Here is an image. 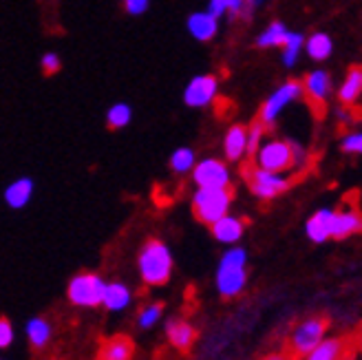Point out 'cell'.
<instances>
[{
  "label": "cell",
  "mask_w": 362,
  "mask_h": 360,
  "mask_svg": "<svg viewBox=\"0 0 362 360\" xmlns=\"http://www.w3.org/2000/svg\"><path fill=\"white\" fill-rule=\"evenodd\" d=\"M137 267H139V277L144 285H148V287L166 285L175 269V259H173L170 248L161 239H148L139 250Z\"/></svg>",
  "instance_id": "cell-1"
},
{
  "label": "cell",
  "mask_w": 362,
  "mask_h": 360,
  "mask_svg": "<svg viewBox=\"0 0 362 360\" xmlns=\"http://www.w3.org/2000/svg\"><path fill=\"white\" fill-rule=\"evenodd\" d=\"M255 164L265 168V170H274V173H287L294 166L305 164V151L294 141H283V139H269L261 141V146L257 149Z\"/></svg>",
  "instance_id": "cell-2"
},
{
  "label": "cell",
  "mask_w": 362,
  "mask_h": 360,
  "mask_svg": "<svg viewBox=\"0 0 362 360\" xmlns=\"http://www.w3.org/2000/svg\"><path fill=\"white\" fill-rule=\"evenodd\" d=\"M247 255L243 248H232L219 261L216 267V290L223 298H234L245 290L247 283Z\"/></svg>",
  "instance_id": "cell-3"
},
{
  "label": "cell",
  "mask_w": 362,
  "mask_h": 360,
  "mask_svg": "<svg viewBox=\"0 0 362 360\" xmlns=\"http://www.w3.org/2000/svg\"><path fill=\"white\" fill-rule=\"evenodd\" d=\"M232 206V190L228 188H197L192 194V212L194 219L206 226L221 219L230 212Z\"/></svg>",
  "instance_id": "cell-4"
},
{
  "label": "cell",
  "mask_w": 362,
  "mask_h": 360,
  "mask_svg": "<svg viewBox=\"0 0 362 360\" xmlns=\"http://www.w3.org/2000/svg\"><path fill=\"white\" fill-rule=\"evenodd\" d=\"M106 281L95 272H78L66 285V298L76 308H100Z\"/></svg>",
  "instance_id": "cell-5"
},
{
  "label": "cell",
  "mask_w": 362,
  "mask_h": 360,
  "mask_svg": "<svg viewBox=\"0 0 362 360\" xmlns=\"http://www.w3.org/2000/svg\"><path fill=\"white\" fill-rule=\"evenodd\" d=\"M245 182L252 194L259 197V199L267 202L274 199V197L283 194L292 186V177H287L285 173H274V170H265L261 166H250L245 168Z\"/></svg>",
  "instance_id": "cell-6"
},
{
  "label": "cell",
  "mask_w": 362,
  "mask_h": 360,
  "mask_svg": "<svg viewBox=\"0 0 362 360\" xmlns=\"http://www.w3.org/2000/svg\"><path fill=\"white\" fill-rule=\"evenodd\" d=\"M329 323L325 318H307L289 336V352L294 356H307L327 334Z\"/></svg>",
  "instance_id": "cell-7"
},
{
  "label": "cell",
  "mask_w": 362,
  "mask_h": 360,
  "mask_svg": "<svg viewBox=\"0 0 362 360\" xmlns=\"http://www.w3.org/2000/svg\"><path fill=\"white\" fill-rule=\"evenodd\" d=\"M190 173L197 188H228L232 182L228 164L216 157H206L197 161Z\"/></svg>",
  "instance_id": "cell-8"
},
{
  "label": "cell",
  "mask_w": 362,
  "mask_h": 360,
  "mask_svg": "<svg viewBox=\"0 0 362 360\" xmlns=\"http://www.w3.org/2000/svg\"><path fill=\"white\" fill-rule=\"evenodd\" d=\"M300 95H303V82L289 80V82L281 84V86L276 88V91L263 102L259 122H263L265 126L274 124L276 117L281 115V111L285 109V106H287V104H292V102H296Z\"/></svg>",
  "instance_id": "cell-9"
},
{
  "label": "cell",
  "mask_w": 362,
  "mask_h": 360,
  "mask_svg": "<svg viewBox=\"0 0 362 360\" xmlns=\"http://www.w3.org/2000/svg\"><path fill=\"white\" fill-rule=\"evenodd\" d=\"M219 93V80L210 74L194 76L184 88V104L190 109H206Z\"/></svg>",
  "instance_id": "cell-10"
},
{
  "label": "cell",
  "mask_w": 362,
  "mask_h": 360,
  "mask_svg": "<svg viewBox=\"0 0 362 360\" xmlns=\"http://www.w3.org/2000/svg\"><path fill=\"white\" fill-rule=\"evenodd\" d=\"M362 232V214L356 208H340L332 210L329 219V239H347L351 235Z\"/></svg>",
  "instance_id": "cell-11"
},
{
  "label": "cell",
  "mask_w": 362,
  "mask_h": 360,
  "mask_svg": "<svg viewBox=\"0 0 362 360\" xmlns=\"http://www.w3.org/2000/svg\"><path fill=\"white\" fill-rule=\"evenodd\" d=\"M164 332H166L168 343L177 352H190L197 340V330L184 318H168L164 325Z\"/></svg>",
  "instance_id": "cell-12"
},
{
  "label": "cell",
  "mask_w": 362,
  "mask_h": 360,
  "mask_svg": "<svg viewBox=\"0 0 362 360\" xmlns=\"http://www.w3.org/2000/svg\"><path fill=\"white\" fill-rule=\"evenodd\" d=\"M186 29L199 42H208L212 40L216 33H219V18L212 16L208 9L206 11H194L188 16L186 21Z\"/></svg>",
  "instance_id": "cell-13"
},
{
  "label": "cell",
  "mask_w": 362,
  "mask_h": 360,
  "mask_svg": "<svg viewBox=\"0 0 362 360\" xmlns=\"http://www.w3.org/2000/svg\"><path fill=\"white\" fill-rule=\"evenodd\" d=\"M210 230H212V237L223 243V245H234L239 243L243 232H245V221L234 217V214H223L221 219H216L214 223H210Z\"/></svg>",
  "instance_id": "cell-14"
},
{
  "label": "cell",
  "mask_w": 362,
  "mask_h": 360,
  "mask_svg": "<svg viewBox=\"0 0 362 360\" xmlns=\"http://www.w3.org/2000/svg\"><path fill=\"white\" fill-rule=\"evenodd\" d=\"M303 93L310 98L316 109H322L332 93V78L327 71H314V74L307 76L303 82Z\"/></svg>",
  "instance_id": "cell-15"
},
{
  "label": "cell",
  "mask_w": 362,
  "mask_h": 360,
  "mask_svg": "<svg viewBox=\"0 0 362 360\" xmlns=\"http://www.w3.org/2000/svg\"><path fill=\"white\" fill-rule=\"evenodd\" d=\"M25 336L29 340V347L33 352H45L53 338V325L51 320L45 316H31L25 325Z\"/></svg>",
  "instance_id": "cell-16"
},
{
  "label": "cell",
  "mask_w": 362,
  "mask_h": 360,
  "mask_svg": "<svg viewBox=\"0 0 362 360\" xmlns=\"http://www.w3.org/2000/svg\"><path fill=\"white\" fill-rule=\"evenodd\" d=\"M33 190H35V184L31 177H18L5 188L3 199L11 210H23L31 202Z\"/></svg>",
  "instance_id": "cell-17"
},
{
  "label": "cell",
  "mask_w": 362,
  "mask_h": 360,
  "mask_svg": "<svg viewBox=\"0 0 362 360\" xmlns=\"http://www.w3.org/2000/svg\"><path fill=\"white\" fill-rule=\"evenodd\" d=\"M131 303H133V292L129 285H124L119 281L106 283L102 296V308L106 312H124Z\"/></svg>",
  "instance_id": "cell-18"
},
{
  "label": "cell",
  "mask_w": 362,
  "mask_h": 360,
  "mask_svg": "<svg viewBox=\"0 0 362 360\" xmlns=\"http://www.w3.org/2000/svg\"><path fill=\"white\" fill-rule=\"evenodd\" d=\"M133 356H135V343L131 340V336L124 334L106 338L98 352V358L102 360H131Z\"/></svg>",
  "instance_id": "cell-19"
},
{
  "label": "cell",
  "mask_w": 362,
  "mask_h": 360,
  "mask_svg": "<svg viewBox=\"0 0 362 360\" xmlns=\"http://www.w3.org/2000/svg\"><path fill=\"white\" fill-rule=\"evenodd\" d=\"M223 153L228 161H241L247 153V126L234 124L223 137Z\"/></svg>",
  "instance_id": "cell-20"
},
{
  "label": "cell",
  "mask_w": 362,
  "mask_h": 360,
  "mask_svg": "<svg viewBox=\"0 0 362 360\" xmlns=\"http://www.w3.org/2000/svg\"><path fill=\"white\" fill-rule=\"evenodd\" d=\"M329 219H332V210L322 208L318 210L314 217L307 221L305 230H307V237H310L314 243H325L329 239Z\"/></svg>",
  "instance_id": "cell-21"
},
{
  "label": "cell",
  "mask_w": 362,
  "mask_h": 360,
  "mask_svg": "<svg viewBox=\"0 0 362 360\" xmlns=\"http://www.w3.org/2000/svg\"><path fill=\"white\" fill-rule=\"evenodd\" d=\"M362 93V66H351L347 71V78L345 82L340 84V91L338 98L342 104H354Z\"/></svg>",
  "instance_id": "cell-22"
},
{
  "label": "cell",
  "mask_w": 362,
  "mask_h": 360,
  "mask_svg": "<svg viewBox=\"0 0 362 360\" xmlns=\"http://www.w3.org/2000/svg\"><path fill=\"white\" fill-rule=\"evenodd\" d=\"M342 356H345V343H342V338H322L305 358H310V360H336Z\"/></svg>",
  "instance_id": "cell-23"
},
{
  "label": "cell",
  "mask_w": 362,
  "mask_h": 360,
  "mask_svg": "<svg viewBox=\"0 0 362 360\" xmlns=\"http://www.w3.org/2000/svg\"><path fill=\"white\" fill-rule=\"evenodd\" d=\"M303 47L312 60H325V58H329L332 51H334V42L327 33H314Z\"/></svg>",
  "instance_id": "cell-24"
},
{
  "label": "cell",
  "mask_w": 362,
  "mask_h": 360,
  "mask_svg": "<svg viewBox=\"0 0 362 360\" xmlns=\"http://www.w3.org/2000/svg\"><path fill=\"white\" fill-rule=\"evenodd\" d=\"M197 164V155L192 149L188 146H181L177 151H173L170 159H168V166L175 175H188Z\"/></svg>",
  "instance_id": "cell-25"
},
{
  "label": "cell",
  "mask_w": 362,
  "mask_h": 360,
  "mask_svg": "<svg viewBox=\"0 0 362 360\" xmlns=\"http://www.w3.org/2000/svg\"><path fill=\"white\" fill-rule=\"evenodd\" d=\"M131 120H133V106L126 102L113 104L106 113V124H108V129H113V131L126 129V126L131 124Z\"/></svg>",
  "instance_id": "cell-26"
},
{
  "label": "cell",
  "mask_w": 362,
  "mask_h": 360,
  "mask_svg": "<svg viewBox=\"0 0 362 360\" xmlns=\"http://www.w3.org/2000/svg\"><path fill=\"white\" fill-rule=\"evenodd\" d=\"M287 27L283 25V23H279V21H274L272 23L259 38H257V47H261V49H274V47H281L283 42H285V38H287Z\"/></svg>",
  "instance_id": "cell-27"
},
{
  "label": "cell",
  "mask_w": 362,
  "mask_h": 360,
  "mask_svg": "<svg viewBox=\"0 0 362 360\" xmlns=\"http://www.w3.org/2000/svg\"><path fill=\"white\" fill-rule=\"evenodd\" d=\"M161 316H164V303L153 301L148 305H144V308L137 312V325H139V330H153L161 320Z\"/></svg>",
  "instance_id": "cell-28"
},
{
  "label": "cell",
  "mask_w": 362,
  "mask_h": 360,
  "mask_svg": "<svg viewBox=\"0 0 362 360\" xmlns=\"http://www.w3.org/2000/svg\"><path fill=\"white\" fill-rule=\"evenodd\" d=\"M243 9H245V0H210L208 3V11L219 18V21L223 16L239 18L243 16Z\"/></svg>",
  "instance_id": "cell-29"
},
{
  "label": "cell",
  "mask_w": 362,
  "mask_h": 360,
  "mask_svg": "<svg viewBox=\"0 0 362 360\" xmlns=\"http://www.w3.org/2000/svg\"><path fill=\"white\" fill-rule=\"evenodd\" d=\"M303 45H305V38H303L300 33H294V31L287 33L285 42L281 45V49H283V64L285 66H294L296 64L300 51H303Z\"/></svg>",
  "instance_id": "cell-30"
},
{
  "label": "cell",
  "mask_w": 362,
  "mask_h": 360,
  "mask_svg": "<svg viewBox=\"0 0 362 360\" xmlns=\"http://www.w3.org/2000/svg\"><path fill=\"white\" fill-rule=\"evenodd\" d=\"M265 137V124L263 122H257V124H252L250 129H247V153L245 155H255L257 149L261 146V141Z\"/></svg>",
  "instance_id": "cell-31"
},
{
  "label": "cell",
  "mask_w": 362,
  "mask_h": 360,
  "mask_svg": "<svg viewBox=\"0 0 362 360\" xmlns=\"http://www.w3.org/2000/svg\"><path fill=\"white\" fill-rule=\"evenodd\" d=\"M40 69H42V74H45V76H56L58 71L62 69V62H60V56H58V53L47 51L45 56L40 58Z\"/></svg>",
  "instance_id": "cell-32"
},
{
  "label": "cell",
  "mask_w": 362,
  "mask_h": 360,
  "mask_svg": "<svg viewBox=\"0 0 362 360\" xmlns=\"http://www.w3.org/2000/svg\"><path fill=\"white\" fill-rule=\"evenodd\" d=\"M13 338H16V332H13L11 320H9V318H5V316H0V349L11 347Z\"/></svg>",
  "instance_id": "cell-33"
},
{
  "label": "cell",
  "mask_w": 362,
  "mask_h": 360,
  "mask_svg": "<svg viewBox=\"0 0 362 360\" xmlns=\"http://www.w3.org/2000/svg\"><path fill=\"white\" fill-rule=\"evenodd\" d=\"M122 7L129 16H141L151 7V0H122Z\"/></svg>",
  "instance_id": "cell-34"
},
{
  "label": "cell",
  "mask_w": 362,
  "mask_h": 360,
  "mask_svg": "<svg viewBox=\"0 0 362 360\" xmlns=\"http://www.w3.org/2000/svg\"><path fill=\"white\" fill-rule=\"evenodd\" d=\"M342 151L362 155V133H351V135H347L345 139H342Z\"/></svg>",
  "instance_id": "cell-35"
},
{
  "label": "cell",
  "mask_w": 362,
  "mask_h": 360,
  "mask_svg": "<svg viewBox=\"0 0 362 360\" xmlns=\"http://www.w3.org/2000/svg\"><path fill=\"white\" fill-rule=\"evenodd\" d=\"M263 3V0H245V9H243V18H250L255 13V9Z\"/></svg>",
  "instance_id": "cell-36"
},
{
  "label": "cell",
  "mask_w": 362,
  "mask_h": 360,
  "mask_svg": "<svg viewBox=\"0 0 362 360\" xmlns=\"http://www.w3.org/2000/svg\"><path fill=\"white\" fill-rule=\"evenodd\" d=\"M360 347H362V330H360Z\"/></svg>",
  "instance_id": "cell-37"
}]
</instances>
